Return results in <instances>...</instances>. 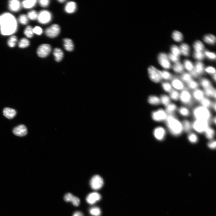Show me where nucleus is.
<instances>
[{
    "label": "nucleus",
    "mask_w": 216,
    "mask_h": 216,
    "mask_svg": "<svg viewBox=\"0 0 216 216\" xmlns=\"http://www.w3.org/2000/svg\"><path fill=\"white\" fill-rule=\"evenodd\" d=\"M165 122L169 130L173 135L178 136L181 134L183 130L182 122L176 114L168 115Z\"/></svg>",
    "instance_id": "f03ea898"
},
{
    "label": "nucleus",
    "mask_w": 216,
    "mask_h": 216,
    "mask_svg": "<svg viewBox=\"0 0 216 216\" xmlns=\"http://www.w3.org/2000/svg\"><path fill=\"white\" fill-rule=\"evenodd\" d=\"M200 87L202 89H205L214 86L213 83L211 79L204 76L201 77L198 79Z\"/></svg>",
    "instance_id": "4468645a"
},
{
    "label": "nucleus",
    "mask_w": 216,
    "mask_h": 216,
    "mask_svg": "<svg viewBox=\"0 0 216 216\" xmlns=\"http://www.w3.org/2000/svg\"><path fill=\"white\" fill-rule=\"evenodd\" d=\"M172 37L175 41L179 42L183 40V36L182 33L179 31H175L173 32Z\"/></svg>",
    "instance_id": "c03bdc74"
},
{
    "label": "nucleus",
    "mask_w": 216,
    "mask_h": 216,
    "mask_svg": "<svg viewBox=\"0 0 216 216\" xmlns=\"http://www.w3.org/2000/svg\"><path fill=\"white\" fill-rule=\"evenodd\" d=\"M177 113L183 117L187 118L191 115V110L187 107L181 105L178 106Z\"/></svg>",
    "instance_id": "dca6fc26"
},
{
    "label": "nucleus",
    "mask_w": 216,
    "mask_h": 216,
    "mask_svg": "<svg viewBox=\"0 0 216 216\" xmlns=\"http://www.w3.org/2000/svg\"><path fill=\"white\" fill-rule=\"evenodd\" d=\"M17 29V22L15 17L9 13L0 15V32L4 35L15 33Z\"/></svg>",
    "instance_id": "f257e3e1"
},
{
    "label": "nucleus",
    "mask_w": 216,
    "mask_h": 216,
    "mask_svg": "<svg viewBox=\"0 0 216 216\" xmlns=\"http://www.w3.org/2000/svg\"><path fill=\"white\" fill-rule=\"evenodd\" d=\"M53 55L56 61L58 62H59L62 60L64 55L63 51L60 49L58 48L55 49Z\"/></svg>",
    "instance_id": "4c0bfd02"
},
{
    "label": "nucleus",
    "mask_w": 216,
    "mask_h": 216,
    "mask_svg": "<svg viewBox=\"0 0 216 216\" xmlns=\"http://www.w3.org/2000/svg\"><path fill=\"white\" fill-rule=\"evenodd\" d=\"M19 22L23 25H26L28 22L27 16L24 14L20 15L18 18Z\"/></svg>",
    "instance_id": "4d7b16f0"
},
{
    "label": "nucleus",
    "mask_w": 216,
    "mask_h": 216,
    "mask_svg": "<svg viewBox=\"0 0 216 216\" xmlns=\"http://www.w3.org/2000/svg\"><path fill=\"white\" fill-rule=\"evenodd\" d=\"M204 54L205 56L211 60H214L216 59L215 54L213 52H209V51L206 50L204 51Z\"/></svg>",
    "instance_id": "5fc2aeb1"
},
{
    "label": "nucleus",
    "mask_w": 216,
    "mask_h": 216,
    "mask_svg": "<svg viewBox=\"0 0 216 216\" xmlns=\"http://www.w3.org/2000/svg\"><path fill=\"white\" fill-rule=\"evenodd\" d=\"M52 50L51 46L48 44H43L40 46L37 50V54L40 57L44 58L47 57Z\"/></svg>",
    "instance_id": "9b49d317"
},
{
    "label": "nucleus",
    "mask_w": 216,
    "mask_h": 216,
    "mask_svg": "<svg viewBox=\"0 0 216 216\" xmlns=\"http://www.w3.org/2000/svg\"><path fill=\"white\" fill-rule=\"evenodd\" d=\"M161 105L165 107L172 102L168 94L164 93L161 94L159 96Z\"/></svg>",
    "instance_id": "c756f323"
},
{
    "label": "nucleus",
    "mask_w": 216,
    "mask_h": 216,
    "mask_svg": "<svg viewBox=\"0 0 216 216\" xmlns=\"http://www.w3.org/2000/svg\"><path fill=\"white\" fill-rule=\"evenodd\" d=\"M101 198V196L99 193L94 192L89 194L86 198L87 202L90 204H93L99 201Z\"/></svg>",
    "instance_id": "aec40b11"
},
{
    "label": "nucleus",
    "mask_w": 216,
    "mask_h": 216,
    "mask_svg": "<svg viewBox=\"0 0 216 216\" xmlns=\"http://www.w3.org/2000/svg\"><path fill=\"white\" fill-rule=\"evenodd\" d=\"M211 80L213 83H215L216 81V74H215L211 76Z\"/></svg>",
    "instance_id": "69168bd1"
},
{
    "label": "nucleus",
    "mask_w": 216,
    "mask_h": 216,
    "mask_svg": "<svg viewBox=\"0 0 216 216\" xmlns=\"http://www.w3.org/2000/svg\"><path fill=\"white\" fill-rule=\"evenodd\" d=\"M204 41L207 44L213 45L215 44L216 41L215 37L212 34L206 35L203 37Z\"/></svg>",
    "instance_id": "ea45409f"
},
{
    "label": "nucleus",
    "mask_w": 216,
    "mask_h": 216,
    "mask_svg": "<svg viewBox=\"0 0 216 216\" xmlns=\"http://www.w3.org/2000/svg\"><path fill=\"white\" fill-rule=\"evenodd\" d=\"M173 89L181 92L186 88V84L180 79L179 75L174 74L173 78L170 81Z\"/></svg>",
    "instance_id": "6e6552de"
},
{
    "label": "nucleus",
    "mask_w": 216,
    "mask_h": 216,
    "mask_svg": "<svg viewBox=\"0 0 216 216\" xmlns=\"http://www.w3.org/2000/svg\"><path fill=\"white\" fill-rule=\"evenodd\" d=\"M60 32L59 26L54 24L47 28L45 31L46 35L51 38H54L58 36Z\"/></svg>",
    "instance_id": "ddd939ff"
},
{
    "label": "nucleus",
    "mask_w": 216,
    "mask_h": 216,
    "mask_svg": "<svg viewBox=\"0 0 216 216\" xmlns=\"http://www.w3.org/2000/svg\"><path fill=\"white\" fill-rule=\"evenodd\" d=\"M90 213L94 216H100L101 213L100 209L98 207H94L90 210Z\"/></svg>",
    "instance_id": "864d4df0"
},
{
    "label": "nucleus",
    "mask_w": 216,
    "mask_h": 216,
    "mask_svg": "<svg viewBox=\"0 0 216 216\" xmlns=\"http://www.w3.org/2000/svg\"><path fill=\"white\" fill-rule=\"evenodd\" d=\"M167 116L168 114L163 107L159 108L153 111L151 113L153 119L157 122H165Z\"/></svg>",
    "instance_id": "0eeeda50"
},
{
    "label": "nucleus",
    "mask_w": 216,
    "mask_h": 216,
    "mask_svg": "<svg viewBox=\"0 0 216 216\" xmlns=\"http://www.w3.org/2000/svg\"><path fill=\"white\" fill-rule=\"evenodd\" d=\"M39 4L40 5L43 7H48L50 3V1L49 0H40L39 1Z\"/></svg>",
    "instance_id": "052dcab7"
},
{
    "label": "nucleus",
    "mask_w": 216,
    "mask_h": 216,
    "mask_svg": "<svg viewBox=\"0 0 216 216\" xmlns=\"http://www.w3.org/2000/svg\"><path fill=\"white\" fill-rule=\"evenodd\" d=\"M65 201L67 202H70L75 206H78L80 203V200L77 197L74 196L70 193H68L66 194L64 197Z\"/></svg>",
    "instance_id": "5701e85b"
},
{
    "label": "nucleus",
    "mask_w": 216,
    "mask_h": 216,
    "mask_svg": "<svg viewBox=\"0 0 216 216\" xmlns=\"http://www.w3.org/2000/svg\"><path fill=\"white\" fill-rule=\"evenodd\" d=\"M179 76L180 79L185 84L194 79L190 73L187 72H184L179 75Z\"/></svg>",
    "instance_id": "c9c22d12"
},
{
    "label": "nucleus",
    "mask_w": 216,
    "mask_h": 216,
    "mask_svg": "<svg viewBox=\"0 0 216 216\" xmlns=\"http://www.w3.org/2000/svg\"><path fill=\"white\" fill-rule=\"evenodd\" d=\"M188 139L190 142L192 143H195L198 142V138L195 134L192 133L190 134L188 137Z\"/></svg>",
    "instance_id": "13d9d810"
},
{
    "label": "nucleus",
    "mask_w": 216,
    "mask_h": 216,
    "mask_svg": "<svg viewBox=\"0 0 216 216\" xmlns=\"http://www.w3.org/2000/svg\"><path fill=\"white\" fill-rule=\"evenodd\" d=\"M9 7L11 11L14 12H18L20 9V2L18 0H11L9 2Z\"/></svg>",
    "instance_id": "393cba45"
},
{
    "label": "nucleus",
    "mask_w": 216,
    "mask_h": 216,
    "mask_svg": "<svg viewBox=\"0 0 216 216\" xmlns=\"http://www.w3.org/2000/svg\"><path fill=\"white\" fill-rule=\"evenodd\" d=\"M103 179L98 175L94 176L90 181V185L91 188L95 190L100 189L103 186Z\"/></svg>",
    "instance_id": "f8f14e48"
},
{
    "label": "nucleus",
    "mask_w": 216,
    "mask_h": 216,
    "mask_svg": "<svg viewBox=\"0 0 216 216\" xmlns=\"http://www.w3.org/2000/svg\"><path fill=\"white\" fill-rule=\"evenodd\" d=\"M58 1L60 3H63L64 2H65L66 1H65V0H59Z\"/></svg>",
    "instance_id": "774afa93"
},
{
    "label": "nucleus",
    "mask_w": 216,
    "mask_h": 216,
    "mask_svg": "<svg viewBox=\"0 0 216 216\" xmlns=\"http://www.w3.org/2000/svg\"><path fill=\"white\" fill-rule=\"evenodd\" d=\"M191 115L194 119L204 120L211 122L213 113L210 109L199 104L195 105L191 109Z\"/></svg>",
    "instance_id": "7ed1b4c3"
},
{
    "label": "nucleus",
    "mask_w": 216,
    "mask_h": 216,
    "mask_svg": "<svg viewBox=\"0 0 216 216\" xmlns=\"http://www.w3.org/2000/svg\"><path fill=\"white\" fill-rule=\"evenodd\" d=\"M33 32L34 33L40 35L42 34L43 31L41 27L38 26H36L33 29Z\"/></svg>",
    "instance_id": "680f3d73"
},
{
    "label": "nucleus",
    "mask_w": 216,
    "mask_h": 216,
    "mask_svg": "<svg viewBox=\"0 0 216 216\" xmlns=\"http://www.w3.org/2000/svg\"><path fill=\"white\" fill-rule=\"evenodd\" d=\"M148 72L150 79L153 82L158 84L163 81L161 75V70L154 66H150L148 69Z\"/></svg>",
    "instance_id": "423d86ee"
},
{
    "label": "nucleus",
    "mask_w": 216,
    "mask_h": 216,
    "mask_svg": "<svg viewBox=\"0 0 216 216\" xmlns=\"http://www.w3.org/2000/svg\"><path fill=\"white\" fill-rule=\"evenodd\" d=\"M179 102L181 105L187 107L191 109L196 103L193 99L191 91L186 88L180 92Z\"/></svg>",
    "instance_id": "20e7f679"
},
{
    "label": "nucleus",
    "mask_w": 216,
    "mask_h": 216,
    "mask_svg": "<svg viewBox=\"0 0 216 216\" xmlns=\"http://www.w3.org/2000/svg\"><path fill=\"white\" fill-rule=\"evenodd\" d=\"M205 133L206 137L209 139H212L215 135L214 130L209 126L206 129Z\"/></svg>",
    "instance_id": "a18cd8bd"
},
{
    "label": "nucleus",
    "mask_w": 216,
    "mask_h": 216,
    "mask_svg": "<svg viewBox=\"0 0 216 216\" xmlns=\"http://www.w3.org/2000/svg\"><path fill=\"white\" fill-rule=\"evenodd\" d=\"M203 90L205 97L210 98L213 100H216V88L214 86Z\"/></svg>",
    "instance_id": "b1692460"
},
{
    "label": "nucleus",
    "mask_w": 216,
    "mask_h": 216,
    "mask_svg": "<svg viewBox=\"0 0 216 216\" xmlns=\"http://www.w3.org/2000/svg\"><path fill=\"white\" fill-rule=\"evenodd\" d=\"M167 56L170 60L174 63L179 62L180 58L174 55L171 53H169Z\"/></svg>",
    "instance_id": "bf43d9fd"
},
{
    "label": "nucleus",
    "mask_w": 216,
    "mask_h": 216,
    "mask_svg": "<svg viewBox=\"0 0 216 216\" xmlns=\"http://www.w3.org/2000/svg\"><path fill=\"white\" fill-rule=\"evenodd\" d=\"M174 75L168 70H161V75L163 81L170 82L173 78Z\"/></svg>",
    "instance_id": "cd10ccee"
},
{
    "label": "nucleus",
    "mask_w": 216,
    "mask_h": 216,
    "mask_svg": "<svg viewBox=\"0 0 216 216\" xmlns=\"http://www.w3.org/2000/svg\"><path fill=\"white\" fill-rule=\"evenodd\" d=\"M154 135L157 139L159 141L163 140L166 135V131L165 129L161 126L156 127L154 130Z\"/></svg>",
    "instance_id": "f3484780"
},
{
    "label": "nucleus",
    "mask_w": 216,
    "mask_h": 216,
    "mask_svg": "<svg viewBox=\"0 0 216 216\" xmlns=\"http://www.w3.org/2000/svg\"><path fill=\"white\" fill-rule=\"evenodd\" d=\"M205 68L204 64L202 62L197 61L194 64L193 70L201 77L204 75Z\"/></svg>",
    "instance_id": "412c9836"
},
{
    "label": "nucleus",
    "mask_w": 216,
    "mask_h": 216,
    "mask_svg": "<svg viewBox=\"0 0 216 216\" xmlns=\"http://www.w3.org/2000/svg\"><path fill=\"white\" fill-rule=\"evenodd\" d=\"M211 121L198 119H194L192 122V128L196 132L202 133L205 132L209 126Z\"/></svg>",
    "instance_id": "39448f33"
},
{
    "label": "nucleus",
    "mask_w": 216,
    "mask_h": 216,
    "mask_svg": "<svg viewBox=\"0 0 216 216\" xmlns=\"http://www.w3.org/2000/svg\"><path fill=\"white\" fill-rule=\"evenodd\" d=\"M213 100L205 97L198 104L211 110Z\"/></svg>",
    "instance_id": "72a5a7b5"
},
{
    "label": "nucleus",
    "mask_w": 216,
    "mask_h": 216,
    "mask_svg": "<svg viewBox=\"0 0 216 216\" xmlns=\"http://www.w3.org/2000/svg\"><path fill=\"white\" fill-rule=\"evenodd\" d=\"M193 56L194 58L199 61H198L203 60L205 58V56L203 52L195 51L193 53Z\"/></svg>",
    "instance_id": "3c124183"
},
{
    "label": "nucleus",
    "mask_w": 216,
    "mask_h": 216,
    "mask_svg": "<svg viewBox=\"0 0 216 216\" xmlns=\"http://www.w3.org/2000/svg\"><path fill=\"white\" fill-rule=\"evenodd\" d=\"M193 47L195 52H203L205 48L203 43L199 40H197L195 42Z\"/></svg>",
    "instance_id": "79ce46f5"
},
{
    "label": "nucleus",
    "mask_w": 216,
    "mask_h": 216,
    "mask_svg": "<svg viewBox=\"0 0 216 216\" xmlns=\"http://www.w3.org/2000/svg\"><path fill=\"white\" fill-rule=\"evenodd\" d=\"M193 100L195 103H198L205 97L203 90L201 88H198L191 91Z\"/></svg>",
    "instance_id": "2eb2a0df"
},
{
    "label": "nucleus",
    "mask_w": 216,
    "mask_h": 216,
    "mask_svg": "<svg viewBox=\"0 0 216 216\" xmlns=\"http://www.w3.org/2000/svg\"><path fill=\"white\" fill-rule=\"evenodd\" d=\"M148 102L151 105L154 106L161 105L159 96L156 95H151L148 98Z\"/></svg>",
    "instance_id": "bb28decb"
},
{
    "label": "nucleus",
    "mask_w": 216,
    "mask_h": 216,
    "mask_svg": "<svg viewBox=\"0 0 216 216\" xmlns=\"http://www.w3.org/2000/svg\"><path fill=\"white\" fill-rule=\"evenodd\" d=\"M171 69L176 75H179L185 72L184 65L180 61L174 63L172 66Z\"/></svg>",
    "instance_id": "4be33fe9"
},
{
    "label": "nucleus",
    "mask_w": 216,
    "mask_h": 216,
    "mask_svg": "<svg viewBox=\"0 0 216 216\" xmlns=\"http://www.w3.org/2000/svg\"><path fill=\"white\" fill-rule=\"evenodd\" d=\"M204 73L206 75L211 76L216 74L215 68L212 66H208L205 67Z\"/></svg>",
    "instance_id": "49530a36"
},
{
    "label": "nucleus",
    "mask_w": 216,
    "mask_h": 216,
    "mask_svg": "<svg viewBox=\"0 0 216 216\" xmlns=\"http://www.w3.org/2000/svg\"><path fill=\"white\" fill-rule=\"evenodd\" d=\"M178 106L177 103L172 102L164 108L168 115H175L177 113Z\"/></svg>",
    "instance_id": "6ab92c4d"
},
{
    "label": "nucleus",
    "mask_w": 216,
    "mask_h": 216,
    "mask_svg": "<svg viewBox=\"0 0 216 216\" xmlns=\"http://www.w3.org/2000/svg\"><path fill=\"white\" fill-rule=\"evenodd\" d=\"M17 41V37L15 36H12L8 41V45L10 47L13 48L15 46Z\"/></svg>",
    "instance_id": "603ef678"
},
{
    "label": "nucleus",
    "mask_w": 216,
    "mask_h": 216,
    "mask_svg": "<svg viewBox=\"0 0 216 216\" xmlns=\"http://www.w3.org/2000/svg\"><path fill=\"white\" fill-rule=\"evenodd\" d=\"M13 132L15 135L19 137L24 136L27 133L26 127L23 125H19L15 128Z\"/></svg>",
    "instance_id": "a211bd4d"
},
{
    "label": "nucleus",
    "mask_w": 216,
    "mask_h": 216,
    "mask_svg": "<svg viewBox=\"0 0 216 216\" xmlns=\"http://www.w3.org/2000/svg\"><path fill=\"white\" fill-rule=\"evenodd\" d=\"M29 41L27 39L23 38L19 41L18 46L20 48H25L29 46Z\"/></svg>",
    "instance_id": "de8ad7c7"
},
{
    "label": "nucleus",
    "mask_w": 216,
    "mask_h": 216,
    "mask_svg": "<svg viewBox=\"0 0 216 216\" xmlns=\"http://www.w3.org/2000/svg\"><path fill=\"white\" fill-rule=\"evenodd\" d=\"M24 33L27 37L29 38H31L33 36L34 34L33 29L31 26H28L24 30Z\"/></svg>",
    "instance_id": "8fccbe9b"
},
{
    "label": "nucleus",
    "mask_w": 216,
    "mask_h": 216,
    "mask_svg": "<svg viewBox=\"0 0 216 216\" xmlns=\"http://www.w3.org/2000/svg\"><path fill=\"white\" fill-rule=\"evenodd\" d=\"M181 54L186 57L189 56L190 51V47L186 43H183L179 48Z\"/></svg>",
    "instance_id": "e433bc0d"
},
{
    "label": "nucleus",
    "mask_w": 216,
    "mask_h": 216,
    "mask_svg": "<svg viewBox=\"0 0 216 216\" xmlns=\"http://www.w3.org/2000/svg\"><path fill=\"white\" fill-rule=\"evenodd\" d=\"M184 69L187 72H190L193 71L194 69V64L190 60H185L183 64Z\"/></svg>",
    "instance_id": "a19ab883"
},
{
    "label": "nucleus",
    "mask_w": 216,
    "mask_h": 216,
    "mask_svg": "<svg viewBox=\"0 0 216 216\" xmlns=\"http://www.w3.org/2000/svg\"><path fill=\"white\" fill-rule=\"evenodd\" d=\"M186 88L191 91L200 88V86L197 80L193 79L186 84Z\"/></svg>",
    "instance_id": "a878e982"
},
{
    "label": "nucleus",
    "mask_w": 216,
    "mask_h": 216,
    "mask_svg": "<svg viewBox=\"0 0 216 216\" xmlns=\"http://www.w3.org/2000/svg\"><path fill=\"white\" fill-rule=\"evenodd\" d=\"M160 84L161 89L165 94H168L173 89L169 81H162Z\"/></svg>",
    "instance_id": "c85d7f7f"
},
{
    "label": "nucleus",
    "mask_w": 216,
    "mask_h": 216,
    "mask_svg": "<svg viewBox=\"0 0 216 216\" xmlns=\"http://www.w3.org/2000/svg\"><path fill=\"white\" fill-rule=\"evenodd\" d=\"M37 1L35 0H27L22 2L23 7L25 9H29L33 7L36 4Z\"/></svg>",
    "instance_id": "37998d69"
},
{
    "label": "nucleus",
    "mask_w": 216,
    "mask_h": 216,
    "mask_svg": "<svg viewBox=\"0 0 216 216\" xmlns=\"http://www.w3.org/2000/svg\"><path fill=\"white\" fill-rule=\"evenodd\" d=\"M77 8L76 4L74 2L70 1L66 4L65 10L66 12L68 13L72 14L74 13Z\"/></svg>",
    "instance_id": "7c9ffc66"
},
{
    "label": "nucleus",
    "mask_w": 216,
    "mask_h": 216,
    "mask_svg": "<svg viewBox=\"0 0 216 216\" xmlns=\"http://www.w3.org/2000/svg\"><path fill=\"white\" fill-rule=\"evenodd\" d=\"M64 46L66 50L69 52L72 51L74 48V46L72 40L69 38H65L63 40Z\"/></svg>",
    "instance_id": "f704fd0d"
},
{
    "label": "nucleus",
    "mask_w": 216,
    "mask_h": 216,
    "mask_svg": "<svg viewBox=\"0 0 216 216\" xmlns=\"http://www.w3.org/2000/svg\"><path fill=\"white\" fill-rule=\"evenodd\" d=\"M52 19V15L48 11L44 10L41 11L38 14L37 19L39 23L46 24L50 22Z\"/></svg>",
    "instance_id": "9d476101"
},
{
    "label": "nucleus",
    "mask_w": 216,
    "mask_h": 216,
    "mask_svg": "<svg viewBox=\"0 0 216 216\" xmlns=\"http://www.w3.org/2000/svg\"><path fill=\"white\" fill-rule=\"evenodd\" d=\"M211 110L213 113H215L216 111V100H213L211 108Z\"/></svg>",
    "instance_id": "0e129e2a"
},
{
    "label": "nucleus",
    "mask_w": 216,
    "mask_h": 216,
    "mask_svg": "<svg viewBox=\"0 0 216 216\" xmlns=\"http://www.w3.org/2000/svg\"><path fill=\"white\" fill-rule=\"evenodd\" d=\"M180 92L173 89L168 94L172 101L177 103L179 102Z\"/></svg>",
    "instance_id": "473e14b6"
},
{
    "label": "nucleus",
    "mask_w": 216,
    "mask_h": 216,
    "mask_svg": "<svg viewBox=\"0 0 216 216\" xmlns=\"http://www.w3.org/2000/svg\"><path fill=\"white\" fill-rule=\"evenodd\" d=\"M208 147L209 148L212 149H215L216 148V142L213 141L209 142L208 144Z\"/></svg>",
    "instance_id": "e2e57ef3"
},
{
    "label": "nucleus",
    "mask_w": 216,
    "mask_h": 216,
    "mask_svg": "<svg viewBox=\"0 0 216 216\" xmlns=\"http://www.w3.org/2000/svg\"><path fill=\"white\" fill-rule=\"evenodd\" d=\"M73 216H83V215L81 212L77 211L74 214Z\"/></svg>",
    "instance_id": "338daca9"
},
{
    "label": "nucleus",
    "mask_w": 216,
    "mask_h": 216,
    "mask_svg": "<svg viewBox=\"0 0 216 216\" xmlns=\"http://www.w3.org/2000/svg\"><path fill=\"white\" fill-rule=\"evenodd\" d=\"M158 63L163 70H168L171 69L172 65L167 55L165 53L159 54L158 57Z\"/></svg>",
    "instance_id": "1a4fd4ad"
},
{
    "label": "nucleus",
    "mask_w": 216,
    "mask_h": 216,
    "mask_svg": "<svg viewBox=\"0 0 216 216\" xmlns=\"http://www.w3.org/2000/svg\"><path fill=\"white\" fill-rule=\"evenodd\" d=\"M170 50L172 54L179 57L181 53L179 48L178 46L175 45H172L171 47Z\"/></svg>",
    "instance_id": "09e8293b"
},
{
    "label": "nucleus",
    "mask_w": 216,
    "mask_h": 216,
    "mask_svg": "<svg viewBox=\"0 0 216 216\" xmlns=\"http://www.w3.org/2000/svg\"><path fill=\"white\" fill-rule=\"evenodd\" d=\"M4 115L9 119L13 118L16 114V112L13 109L6 108L4 109L3 111Z\"/></svg>",
    "instance_id": "2f4dec72"
},
{
    "label": "nucleus",
    "mask_w": 216,
    "mask_h": 216,
    "mask_svg": "<svg viewBox=\"0 0 216 216\" xmlns=\"http://www.w3.org/2000/svg\"><path fill=\"white\" fill-rule=\"evenodd\" d=\"M183 130L186 132H189L192 128V123L187 119H185L182 122Z\"/></svg>",
    "instance_id": "58836bf2"
},
{
    "label": "nucleus",
    "mask_w": 216,
    "mask_h": 216,
    "mask_svg": "<svg viewBox=\"0 0 216 216\" xmlns=\"http://www.w3.org/2000/svg\"><path fill=\"white\" fill-rule=\"evenodd\" d=\"M27 16L30 20H34L37 19L38 14L36 11L32 10L28 13Z\"/></svg>",
    "instance_id": "6e6d98bb"
}]
</instances>
